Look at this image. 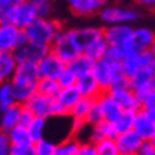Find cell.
<instances>
[{
  "mask_svg": "<svg viewBox=\"0 0 155 155\" xmlns=\"http://www.w3.org/2000/svg\"><path fill=\"white\" fill-rule=\"evenodd\" d=\"M38 80H40V75L37 71V64L20 63L10 81L13 85L17 103L24 104L34 93H37Z\"/></svg>",
  "mask_w": 155,
  "mask_h": 155,
  "instance_id": "1",
  "label": "cell"
},
{
  "mask_svg": "<svg viewBox=\"0 0 155 155\" xmlns=\"http://www.w3.org/2000/svg\"><path fill=\"white\" fill-rule=\"evenodd\" d=\"M63 28L58 21L50 19H41L38 17L33 21V23L24 28V36L28 41L36 43V44H41V46H47L50 47L54 41V38L60 30Z\"/></svg>",
  "mask_w": 155,
  "mask_h": 155,
  "instance_id": "2",
  "label": "cell"
},
{
  "mask_svg": "<svg viewBox=\"0 0 155 155\" xmlns=\"http://www.w3.org/2000/svg\"><path fill=\"white\" fill-rule=\"evenodd\" d=\"M23 105H26L34 114V117H41L48 120L53 117L67 115L60 108L56 97H48V95L40 94V93H34Z\"/></svg>",
  "mask_w": 155,
  "mask_h": 155,
  "instance_id": "3",
  "label": "cell"
},
{
  "mask_svg": "<svg viewBox=\"0 0 155 155\" xmlns=\"http://www.w3.org/2000/svg\"><path fill=\"white\" fill-rule=\"evenodd\" d=\"M36 19H38L37 14V7L31 0H23L20 5L10 10L3 12V20L5 23H12L14 26H17L19 28L24 30V28L30 26Z\"/></svg>",
  "mask_w": 155,
  "mask_h": 155,
  "instance_id": "4",
  "label": "cell"
},
{
  "mask_svg": "<svg viewBox=\"0 0 155 155\" xmlns=\"http://www.w3.org/2000/svg\"><path fill=\"white\" fill-rule=\"evenodd\" d=\"M100 19L104 24L113 26V24H132L140 19V12L132 7L125 6H105L100 12Z\"/></svg>",
  "mask_w": 155,
  "mask_h": 155,
  "instance_id": "5",
  "label": "cell"
},
{
  "mask_svg": "<svg viewBox=\"0 0 155 155\" xmlns=\"http://www.w3.org/2000/svg\"><path fill=\"white\" fill-rule=\"evenodd\" d=\"M154 40H155L154 30H151L150 27H135L134 33H132V37L124 44L122 50L125 53V56L148 51L152 47Z\"/></svg>",
  "mask_w": 155,
  "mask_h": 155,
  "instance_id": "6",
  "label": "cell"
},
{
  "mask_svg": "<svg viewBox=\"0 0 155 155\" xmlns=\"http://www.w3.org/2000/svg\"><path fill=\"white\" fill-rule=\"evenodd\" d=\"M50 50L54 51L61 60H64L66 63H70L71 60H74L77 56H80L81 51L78 47L75 46L74 40L71 37L70 30L68 28H61L60 33L56 36L53 44L50 46Z\"/></svg>",
  "mask_w": 155,
  "mask_h": 155,
  "instance_id": "7",
  "label": "cell"
},
{
  "mask_svg": "<svg viewBox=\"0 0 155 155\" xmlns=\"http://www.w3.org/2000/svg\"><path fill=\"white\" fill-rule=\"evenodd\" d=\"M27 38L24 31L12 23H0V51H14Z\"/></svg>",
  "mask_w": 155,
  "mask_h": 155,
  "instance_id": "8",
  "label": "cell"
},
{
  "mask_svg": "<svg viewBox=\"0 0 155 155\" xmlns=\"http://www.w3.org/2000/svg\"><path fill=\"white\" fill-rule=\"evenodd\" d=\"M66 68L67 63L64 60H61L51 50L37 63V71L40 78H54V80H57Z\"/></svg>",
  "mask_w": 155,
  "mask_h": 155,
  "instance_id": "9",
  "label": "cell"
},
{
  "mask_svg": "<svg viewBox=\"0 0 155 155\" xmlns=\"http://www.w3.org/2000/svg\"><path fill=\"white\" fill-rule=\"evenodd\" d=\"M154 64H155V54L151 50L144 53H138V54L125 56V58L122 60V67H124V71H125L128 78H131L132 75L137 74L138 71L154 67Z\"/></svg>",
  "mask_w": 155,
  "mask_h": 155,
  "instance_id": "10",
  "label": "cell"
},
{
  "mask_svg": "<svg viewBox=\"0 0 155 155\" xmlns=\"http://www.w3.org/2000/svg\"><path fill=\"white\" fill-rule=\"evenodd\" d=\"M50 51V47L47 46H41V44H36L31 41H24L21 46L14 50V56L17 63H31V64H37L43 57Z\"/></svg>",
  "mask_w": 155,
  "mask_h": 155,
  "instance_id": "11",
  "label": "cell"
},
{
  "mask_svg": "<svg viewBox=\"0 0 155 155\" xmlns=\"http://www.w3.org/2000/svg\"><path fill=\"white\" fill-rule=\"evenodd\" d=\"M118 105L124 111H140L142 108V104L140 98L135 95V93L130 88V85H121V87H113L108 90Z\"/></svg>",
  "mask_w": 155,
  "mask_h": 155,
  "instance_id": "12",
  "label": "cell"
},
{
  "mask_svg": "<svg viewBox=\"0 0 155 155\" xmlns=\"http://www.w3.org/2000/svg\"><path fill=\"white\" fill-rule=\"evenodd\" d=\"M128 85L135 93V95L140 98V101L142 104V101L148 95V93L152 88H155L154 83H152V67L138 71L137 74L132 75L131 78H128Z\"/></svg>",
  "mask_w": 155,
  "mask_h": 155,
  "instance_id": "13",
  "label": "cell"
},
{
  "mask_svg": "<svg viewBox=\"0 0 155 155\" xmlns=\"http://www.w3.org/2000/svg\"><path fill=\"white\" fill-rule=\"evenodd\" d=\"M134 28L131 24H113L104 28V36L107 38L108 44L124 47V44L132 37Z\"/></svg>",
  "mask_w": 155,
  "mask_h": 155,
  "instance_id": "14",
  "label": "cell"
},
{
  "mask_svg": "<svg viewBox=\"0 0 155 155\" xmlns=\"http://www.w3.org/2000/svg\"><path fill=\"white\" fill-rule=\"evenodd\" d=\"M108 0H66L67 6L70 7L73 14L87 17L95 13H100L107 6Z\"/></svg>",
  "mask_w": 155,
  "mask_h": 155,
  "instance_id": "15",
  "label": "cell"
},
{
  "mask_svg": "<svg viewBox=\"0 0 155 155\" xmlns=\"http://www.w3.org/2000/svg\"><path fill=\"white\" fill-rule=\"evenodd\" d=\"M115 142H117L120 154L135 155L137 152L142 148V145H144L145 141H144L134 130H131V131L118 134V135L115 137Z\"/></svg>",
  "mask_w": 155,
  "mask_h": 155,
  "instance_id": "16",
  "label": "cell"
},
{
  "mask_svg": "<svg viewBox=\"0 0 155 155\" xmlns=\"http://www.w3.org/2000/svg\"><path fill=\"white\" fill-rule=\"evenodd\" d=\"M94 103V100L93 98H85V97H81L77 103L71 107V110L68 111V117L71 118V121L74 124V132L78 131L81 127H84L85 124H87V117H88V113L90 110H91V105Z\"/></svg>",
  "mask_w": 155,
  "mask_h": 155,
  "instance_id": "17",
  "label": "cell"
},
{
  "mask_svg": "<svg viewBox=\"0 0 155 155\" xmlns=\"http://www.w3.org/2000/svg\"><path fill=\"white\" fill-rule=\"evenodd\" d=\"M91 74L94 77L103 91H108L113 87V75H111V63L105 58H98L94 61V66L91 70Z\"/></svg>",
  "mask_w": 155,
  "mask_h": 155,
  "instance_id": "18",
  "label": "cell"
},
{
  "mask_svg": "<svg viewBox=\"0 0 155 155\" xmlns=\"http://www.w3.org/2000/svg\"><path fill=\"white\" fill-rule=\"evenodd\" d=\"M100 107H101V113H103V117H104V121H108V122H115L118 120V117L122 114V110L118 103L115 100L111 97V94L108 93V91H104L103 94L100 95L98 98Z\"/></svg>",
  "mask_w": 155,
  "mask_h": 155,
  "instance_id": "19",
  "label": "cell"
},
{
  "mask_svg": "<svg viewBox=\"0 0 155 155\" xmlns=\"http://www.w3.org/2000/svg\"><path fill=\"white\" fill-rule=\"evenodd\" d=\"M132 130L141 137L144 141H151L155 135V122L147 115L142 110L137 111Z\"/></svg>",
  "mask_w": 155,
  "mask_h": 155,
  "instance_id": "20",
  "label": "cell"
},
{
  "mask_svg": "<svg viewBox=\"0 0 155 155\" xmlns=\"http://www.w3.org/2000/svg\"><path fill=\"white\" fill-rule=\"evenodd\" d=\"M75 87L78 88L81 97H85V98L95 100L104 93L103 88L100 87V84L97 83V80L93 77L91 73L78 77V78H77V83H75Z\"/></svg>",
  "mask_w": 155,
  "mask_h": 155,
  "instance_id": "21",
  "label": "cell"
},
{
  "mask_svg": "<svg viewBox=\"0 0 155 155\" xmlns=\"http://www.w3.org/2000/svg\"><path fill=\"white\" fill-rule=\"evenodd\" d=\"M17 66L19 63L13 51H0V84L12 81Z\"/></svg>",
  "mask_w": 155,
  "mask_h": 155,
  "instance_id": "22",
  "label": "cell"
},
{
  "mask_svg": "<svg viewBox=\"0 0 155 155\" xmlns=\"http://www.w3.org/2000/svg\"><path fill=\"white\" fill-rule=\"evenodd\" d=\"M118 134L114 128L113 122L108 121H101L97 125H90V131H88V138L87 141L91 142H98L104 138H115Z\"/></svg>",
  "mask_w": 155,
  "mask_h": 155,
  "instance_id": "23",
  "label": "cell"
},
{
  "mask_svg": "<svg viewBox=\"0 0 155 155\" xmlns=\"http://www.w3.org/2000/svg\"><path fill=\"white\" fill-rule=\"evenodd\" d=\"M81 98V94L78 88L73 85V87H66V88H61L60 93L56 95V100L60 108L64 111V114H68V111L71 110V107L74 105L78 100Z\"/></svg>",
  "mask_w": 155,
  "mask_h": 155,
  "instance_id": "24",
  "label": "cell"
},
{
  "mask_svg": "<svg viewBox=\"0 0 155 155\" xmlns=\"http://www.w3.org/2000/svg\"><path fill=\"white\" fill-rule=\"evenodd\" d=\"M20 110H21V104H14L2 111V117H0V130L2 131L9 132L12 128L19 125Z\"/></svg>",
  "mask_w": 155,
  "mask_h": 155,
  "instance_id": "25",
  "label": "cell"
},
{
  "mask_svg": "<svg viewBox=\"0 0 155 155\" xmlns=\"http://www.w3.org/2000/svg\"><path fill=\"white\" fill-rule=\"evenodd\" d=\"M94 58H91L90 56H87L85 53H81L80 56H77L74 60H71L70 63H67V67L70 68L73 73H75L77 77L81 75L90 74L94 66Z\"/></svg>",
  "mask_w": 155,
  "mask_h": 155,
  "instance_id": "26",
  "label": "cell"
},
{
  "mask_svg": "<svg viewBox=\"0 0 155 155\" xmlns=\"http://www.w3.org/2000/svg\"><path fill=\"white\" fill-rule=\"evenodd\" d=\"M81 140L77 135H68L64 140L57 142L56 155H77L81 145Z\"/></svg>",
  "mask_w": 155,
  "mask_h": 155,
  "instance_id": "27",
  "label": "cell"
},
{
  "mask_svg": "<svg viewBox=\"0 0 155 155\" xmlns=\"http://www.w3.org/2000/svg\"><path fill=\"white\" fill-rule=\"evenodd\" d=\"M7 135L10 138L12 145H27V144H33L31 135L28 132V128L24 125H16L14 128H12Z\"/></svg>",
  "mask_w": 155,
  "mask_h": 155,
  "instance_id": "28",
  "label": "cell"
},
{
  "mask_svg": "<svg viewBox=\"0 0 155 155\" xmlns=\"http://www.w3.org/2000/svg\"><path fill=\"white\" fill-rule=\"evenodd\" d=\"M47 118H41V117H34L33 121L30 122L28 125V132L31 135L33 142H37L43 138H46V132H47Z\"/></svg>",
  "mask_w": 155,
  "mask_h": 155,
  "instance_id": "29",
  "label": "cell"
},
{
  "mask_svg": "<svg viewBox=\"0 0 155 155\" xmlns=\"http://www.w3.org/2000/svg\"><path fill=\"white\" fill-rule=\"evenodd\" d=\"M14 104H19L14 95V90L12 83H3L0 84V111L12 107Z\"/></svg>",
  "mask_w": 155,
  "mask_h": 155,
  "instance_id": "30",
  "label": "cell"
},
{
  "mask_svg": "<svg viewBox=\"0 0 155 155\" xmlns=\"http://www.w3.org/2000/svg\"><path fill=\"white\" fill-rule=\"evenodd\" d=\"M137 111H122V114L118 117V120L114 122V128L117 134H122L132 130L134 125V120H135Z\"/></svg>",
  "mask_w": 155,
  "mask_h": 155,
  "instance_id": "31",
  "label": "cell"
},
{
  "mask_svg": "<svg viewBox=\"0 0 155 155\" xmlns=\"http://www.w3.org/2000/svg\"><path fill=\"white\" fill-rule=\"evenodd\" d=\"M60 90L61 87L58 81L54 78H40L37 83V93L48 95V97H56L60 93Z\"/></svg>",
  "mask_w": 155,
  "mask_h": 155,
  "instance_id": "32",
  "label": "cell"
},
{
  "mask_svg": "<svg viewBox=\"0 0 155 155\" xmlns=\"http://www.w3.org/2000/svg\"><path fill=\"white\" fill-rule=\"evenodd\" d=\"M95 148H97V155H118L117 142L115 138H104L101 141L95 142Z\"/></svg>",
  "mask_w": 155,
  "mask_h": 155,
  "instance_id": "33",
  "label": "cell"
},
{
  "mask_svg": "<svg viewBox=\"0 0 155 155\" xmlns=\"http://www.w3.org/2000/svg\"><path fill=\"white\" fill-rule=\"evenodd\" d=\"M34 145H36V154L37 155H56L57 142L47 138V137L34 142Z\"/></svg>",
  "mask_w": 155,
  "mask_h": 155,
  "instance_id": "34",
  "label": "cell"
},
{
  "mask_svg": "<svg viewBox=\"0 0 155 155\" xmlns=\"http://www.w3.org/2000/svg\"><path fill=\"white\" fill-rule=\"evenodd\" d=\"M104 58L110 61V63H122V60L125 58V53H124V50L121 47L110 44L107 47L105 54H104Z\"/></svg>",
  "mask_w": 155,
  "mask_h": 155,
  "instance_id": "35",
  "label": "cell"
},
{
  "mask_svg": "<svg viewBox=\"0 0 155 155\" xmlns=\"http://www.w3.org/2000/svg\"><path fill=\"white\" fill-rule=\"evenodd\" d=\"M101 121H104V117H103V113H101V107H100L98 101L95 98L93 105H91L88 117H87V124H88V125H97V124H100Z\"/></svg>",
  "mask_w": 155,
  "mask_h": 155,
  "instance_id": "36",
  "label": "cell"
},
{
  "mask_svg": "<svg viewBox=\"0 0 155 155\" xmlns=\"http://www.w3.org/2000/svg\"><path fill=\"white\" fill-rule=\"evenodd\" d=\"M77 75H75V73H73V71L67 67L66 70L61 73V75L57 78V81H58V84H60L61 88H66V87H73V85H75V83H77Z\"/></svg>",
  "mask_w": 155,
  "mask_h": 155,
  "instance_id": "37",
  "label": "cell"
},
{
  "mask_svg": "<svg viewBox=\"0 0 155 155\" xmlns=\"http://www.w3.org/2000/svg\"><path fill=\"white\" fill-rule=\"evenodd\" d=\"M10 155H37L36 154V145L27 144V145H13Z\"/></svg>",
  "mask_w": 155,
  "mask_h": 155,
  "instance_id": "38",
  "label": "cell"
},
{
  "mask_svg": "<svg viewBox=\"0 0 155 155\" xmlns=\"http://www.w3.org/2000/svg\"><path fill=\"white\" fill-rule=\"evenodd\" d=\"M12 142L7 135V132L0 130V155H10L12 154Z\"/></svg>",
  "mask_w": 155,
  "mask_h": 155,
  "instance_id": "39",
  "label": "cell"
},
{
  "mask_svg": "<svg viewBox=\"0 0 155 155\" xmlns=\"http://www.w3.org/2000/svg\"><path fill=\"white\" fill-rule=\"evenodd\" d=\"M34 118V114L28 110L26 105L21 104V110H20V125H24V127H28L30 125V122L33 121Z\"/></svg>",
  "mask_w": 155,
  "mask_h": 155,
  "instance_id": "40",
  "label": "cell"
},
{
  "mask_svg": "<svg viewBox=\"0 0 155 155\" xmlns=\"http://www.w3.org/2000/svg\"><path fill=\"white\" fill-rule=\"evenodd\" d=\"M77 155H97V148L95 144L91 141H83L80 145V150Z\"/></svg>",
  "mask_w": 155,
  "mask_h": 155,
  "instance_id": "41",
  "label": "cell"
},
{
  "mask_svg": "<svg viewBox=\"0 0 155 155\" xmlns=\"http://www.w3.org/2000/svg\"><path fill=\"white\" fill-rule=\"evenodd\" d=\"M36 7H37L38 17H41V19H50V16H51V13H53L51 3H48V5H43V6H36Z\"/></svg>",
  "mask_w": 155,
  "mask_h": 155,
  "instance_id": "42",
  "label": "cell"
},
{
  "mask_svg": "<svg viewBox=\"0 0 155 155\" xmlns=\"http://www.w3.org/2000/svg\"><path fill=\"white\" fill-rule=\"evenodd\" d=\"M23 0H0V7L3 9V12H6V10H10V9H13V7H16Z\"/></svg>",
  "mask_w": 155,
  "mask_h": 155,
  "instance_id": "43",
  "label": "cell"
},
{
  "mask_svg": "<svg viewBox=\"0 0 155 155\" xmlns=\"http://www.w3.org/2000/svg\"><path fill=\"white\" fill-rule=\"evenodd\" d=\"M135 155H155V150L152 148V145L150 144V141H145L144 142V145L142 148Z\"/></svg>",
  "mask_w": 155,
  "mask_h": 155,
  "instance_id": "44",
  "label": "cell"
},
{
  "mask_svg": "<svg viewBox=\"0 0 155 155\" xmlns=\"http://www.w3.org/2000/svg\"><path fill=\"white\" fill-rule=\"evenodd\" d=\"M145 105H155V88H152L148 93L144 101H142V107H145Z\"/></svg>",
  "mask_w": 155,
  "mask_h": 155,
  "instance_id": "45",
  "label": "cell"
},
{
  "mask_svg": "<svg viewBox=\"0 0 155 155\" xmlns=\"http://www.w3.org/2000/svg\"><path fill=\"white\" fill-rule=\"evenodd\" d=\"M135 3L144 9L155 10V0H135Z\"/></svg>",
  "mask_w": 155,
  "mask_h": 155,
  "instance_id": "46",
  "label": "cell"
},
{
  "mask_svg": "<svg viewBox=\"0 0 155 155\" xmlns=\"http://www.w3.org/2000/svg\"><path fill=\"white\" fill-rule=\"evenodd\" d=\"M141 110L155 122V105H145V107H142Z\"/></svg>",
  "mask_w": 155,
  "mask_h": 155,
  "instance_id": "47",
  "label": "cell"
},
{
  "mask_svg": "<svg viewBox=\"0 0 155 155\" xmlns=\"http://www.w3.org/2000/svg\"><path fill=\"white\" fill-rule=\"evenodd\" d=\"M36 6H43V5H48V3H51L53 0H31Z\"/></svg>",
  "mask_w": 155,
  "mask_h": 155,
  "instance_id": "48",
  "label": "cell"
},
{
  "mask_svg": "<svg viewBox=\"0 0 155 155\" xmlns=\"http://www.w3.org/2000/svg\"><path fill=\"white\" fill-rule=\"evenodd\" d=\"M152 83H154V85H155V64H154V67H152Z\"/></svg>",
  "mask_w": 155,
  "mask_h": 155,
  "instance_id": "49",
  "label": "cell"
},
{
  "mask_svg": "<svg viewBox=\"0 0 155 155\" xmlns=\"http://www.w3.org/2000/svg\"><path fill=\"white\" fill-rule=\"evenodd\" d=\"M150 144H151V145H152V148H154V150H155V135L152 137V140H151V141H150Z\"/></svg>",
  "mask_w": 155,
  "mask_h": 155,
  "instance_id": "50",
  "label": "cell"
},
{
  "mask_svg": "<svg viewBox=\"0 0 155 155\" xmlns=\"http://www.w3.org/2000/svg\"><path fill=\"white\" fill-rule=\"evenodd\" d=\"M2 20H3V9L0 7V23H2Z\"/></svg>",
  "mask_w": 155,
  "mask_h": 155,
  "instance_id": "51",
  "label": "cell"
},
{
  "mask_svg": "<svg viewBox=\"0 0 155 155\" xmlns=\"http://www.w3.org/2000/svg\"><path fill=\"white\" fill-rule=\"evenodd\" d=\"M151 51L155 54V40H154V44H152V47H151Z\"/></svg>",
  "mask_w": 155,
  "mask_h": 155,
  "instance_id": "52",
  "label": "cell"
},
{
  "mask_svg": "<svg viewBox=\"0 0 155 155\" xmlns=\"http://www.w3.org/2000/svg\"><path fill=\"white\" fill-rule=\"evenodd\" d=\"M118 155H127V154H118Z\"/></svg>",
  "mask_w": 155,
  "mask_h": 155,
  "instance_id": "53",
  "label": "cell"
}]
</instances>
